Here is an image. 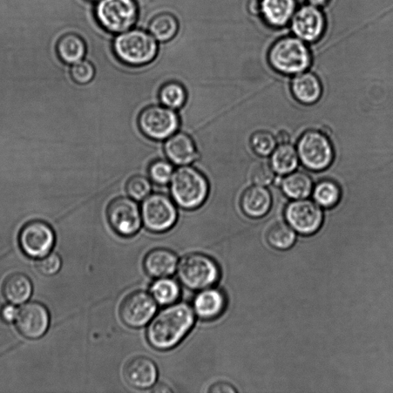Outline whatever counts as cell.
Here are the masks:
<instances>
[{"instance_id": "1", "label": "cell", "mask_w": 393, "mask_h": 393, "mask_svg": "<svg viewBox=\"0 0 393 393\" xmlns=\"http://www.w3.org/2000/svg\"><path fill=\"white\" fill-rule=\"evenodd\" d=\"M194 321V311L188 304L172 305L159 312L149 324L148 341L156 350H171L188 335Z\"/></svg>"}, {"instance_id": "2", "label": "cell", "mask_w": 393, "mask_h": 393, "mask_svg": "<svg viewBox=\"0 0 393 393\" xmlns=\"http://www.w3.org/2000/svg\"><path fill=\"white\" fill-rule=\"evenodd\" d=\"M208 192L207 179L196 168L186 165L174 172L171 193L174 202L181 208L186 210L199 208L204 204Z\"/></svg>"}, {"instance_id": "3", "label": "cell", "mask_w": 393, "mask_h": 393, "mask_svg": "<svg viewBox=\"0 0 393 393\" xmlns=\"http://www.w3.org/2000/svg\"><path fill=\"white\" fill-rule=\"evenodd\" d=\"M114 50L123 63L139 66L154 60L157 55L158 45L150 34L134 30L121 34L115 39Z\"/></svg>"}, {"instance_id": "4", "label": "cell", "mask_w": 393, "mask_h": 393, "mask_svg": "<svg viewBox=\"0 0 393 393\" xmlns=\"http://www.w3.org/2000/svg\"><path fill=\"white\" fill-rule=\"evenodd\" d=\"M178 275L184 285L193 290L212 288L220 279L218 263L212 257L202 254H188L181 260Z\"/></svg>"}, {"instance_id": "5", "label": "cell", "mask_w": 393, "mask_h": 393, "mask_svg": "<svg viewBox=\"0 0 393 393\" xmlns=\"http://www.w3.org/2000/svg\"><path fill=\"white\" fill-rule=\"evenodd\" d=\"M310 54L301 40L283 38L276 42L269 52V62L275 70L283 74H294L308 70Z\"/></svg>"}, {"instance_id": "6", "label": "cell", "mask_w": 393, "mask_h": 393, "mask_svg": "<svg viewBox=\"0 0 393 393\" xmlns=\"http://www.w3.org/2000/svg\"><path fill=\"white\" fill-rule=\"evenodd\" d=\"M99 23L106 30L125 32L137 22L138 6L134 0H100L97 8Z\"/></svg>"}, {"instance_id": "7", "label": "cell", "mask_w": 393, "mask_h": 393, "mask_svg": "<svg viewBox=\"0 0 393 393\" xmlns=\"http://www.w3.org/2000/svg\"><path fill=\"white\" fill-rule=\"evenodd\" d=\"M180 125L177 113L165 105L148 106L142 110L139 117V126L145 137L153 140L170 138Z\"/></svg>"}, {"instance_id": "8", "label": "cell", "mask_w": 393, "mask_h": 393, "mask_svg": "<svg viewBox=\"0 0 393 393\" xmlns=\"http://www.w3.org/2000/svg\"><path fill=\"white\" fill-rule=\"evenodd\" d=\"M141 216L148 230L162 233L174 227L178 212L169 196L157 193L149 194L145 199L141 206Z\"/></svg>"}, {"instance_id": "9", "label": "cell", "mask_w": 393, "mask_h": 393, "mask_svg": "<svg viewBox=\"0 0 393 393\" xmlns=\"http://www.w3.org/2000/svg\"><path fill=\"white\" fill-rule=\"evenodd\" d=\"M297 150L303 165L312 171L324 170L334 159L330 141L317 131L304 133L298 142Z\"/></svg>"}, {"instance_id": "10", "label": "cell", "mask_w": 393, "mask_h": 393, "mask_svg": "<svg viewBox=\"0 0 393 393\" xmlns=\"http://www.w3.org/2000/svg\"><path fill=\"white\" fill-rule=\"evenodd\" d=\"M55 242V232L49 223L43 221L26 223L19 235V248L30 259H42L48 255Z\"/></svg>"}, {"instance_id": "11", "label": "cell", "mask_w": 393, "mask_h": 393, "mask_svg": "<svg viewBox=\"0 0 393 393\" xmlns=\"http://www.w3.org/2000/svg\"><path fill=\"white\" fill-rule=\"evenodd\" d=\"M107 215L114 232L126 238L137 234L141 226V212L132 199L121 196L114 199L108 208Z\"/></svg>"}, {"instance_id": "12", "label": "cell", "mask_w": 393, "mask_h": 393, "mask_svg": "<svg viewBox=\"0 0 393 393\" xmlns=\"http://www.w3.org/2000/svg\"><path fill=\"white\" fill-rule=\"evenodd\" d=\"M156 303L151 294L145 291H135L127 296L121 304V319L128 327H144L152 321L157 310Z\"/></svg>"}, {"instance_id": "13", "label": "cell", "mask_w": 393, "mask_h": 393, "mask_svg": "<svg viewBox=\"0 0 393 393\" xmlns=\"http://www.w3.org/2000/svg\"><path fill=\"white\" fill-rule=\"evenodd\" d=\"M285 216L290 225L303 235L314 234L323 223L321 208L308 200L290 203L286 209Z\"/></svg>"}, {"instance_id": "14", "label": "cell", "mask_w": 393, "mask_h": 393, "mask_svg": "<svg viewBox=\"0 0 393 393\" xmlns=\"http://www.w3.org/2000/svg\"><path fill=\"white\" fill-rule=\"evenodd\" d=\"M16 321L20 334L29 340H38L48 330L50 316L44 305L33 302L19 310Z\"/></svg>"}, {"instance_id": "15", "label": "cell", "mask_w": 393, "mask_h": 393, "mask_svg": "<svg viewBox=\"0 0 393 393\" xmlns=\"http://www.w3.org/2000/svg\"><path fill=\"white\" fill-rule=\"evenodd\" d=\"M325 19L314 6H303L296 13L292 29L295 35L307 42H314L323 32Z\"/></svg>"}, {"instance_id": "16", "label": "cell", "mask_w": 393, "mask_h": 393, "mask_svg": "<svg viewBox=\"0 0 393 393\" xmlns=\"http://www.w3.org/2000/svg\"><path fill=\"white\" fill-rule=\"evenodd\" d=\"M159 371L156 364L145 356H137L128 361L124 369L126 382L132 387L147 390L157 381Z\"/></svg>"}, {"instance_id": "17", "label": "cell", "mask_w": 393, "mask_h": 393, "mask_svg": "<svg viewBox=\"0 0 393 393\" xmlns=\"http://www.w3.org/2000/svg\"><path fill=\"white\" fill-rule=\"evenodd\" d=\"M195 314L202 320L212 321L219 317L227 306V298L221 290L214 288L202 290L194 300Z\"/></svg>"}, {"instance_id": "18", "label": "cell", "mask_w": 393, "mask_h": 393, "mask_svg": "<svg viewBox=\"0 0 393 393\" xmlns=\"http://www.w3.org/2000/svg\"><path fill=\"white\" fill-rule=\"evenodd\" d=\"M165 152L169 161L177 165H188L198 158L193 139L183 132L174 134L168 138Z\"/></svg>"}, {"instance_id": "19", "label": "cell", "mask_w": 393, "mask_h": 393, "mask_svg": "<svg viewBox=\"0 0 393 393\" xmlns=\"http://www.w3.org/2000/svg\"><path fill=\"white\" fill-rule=\"evenodd\" d=\"M178 266V256L170 250L158 248L149 252L144 261V268L148 275L155 279L172 276Z\"/></svg>"}, {"instance_id": "20", "label": "cell", "mask_w": 393, "mask_h": 393, "mask_svg": "<svg viewBox=\"0 0 393 393\" xmlns=\"http://www.w3.org/2000/svg\"><path fill=\"white\" fill-rule=\"evenodd\" d=\"M271 196L266 188L254 186L246 190L241 198V208L250 218L259 219L265 215L271 206Z\"/></svg>"}, {"instance_id": "21", "label": "cell", "mask_w": 393, "mask_h": 393, "mask_svg": "<svg viewBox=\"0 0 393 393\" xmlns=\"http://www.w3.org/2000/svg\"><path fill=\"white\" fill-rule=\"evenodd\" d=\"M261 11L265 21L270 26H285L292 17L295 8V0H262Z\"/></svg>"}, {"instance_id": "22", "label": "cell", "mask_w": 393, "mask_h": 393, "mask_svg": "<svg viewBox=\"0 0 393 393\" xmlns=\"http://www.w3.org/2000/svg\"><path fill=\"white\" fill-rule=\"evenodd\" d=\"M32 283L26 274H10L3 281L2 293L6 300L12 304L19 305L28 301L32 294Z\"/></svg>"}, {"instance_id": "23", "label": "cell", "mask_w": 393, "mask_h": 393, "mask_svg": "<svg viewBox=\"0 0 393 393\" xmlns=\"http://www.w3.org/2000/svg\"><path fill=\"white\" fill-rule=\"evenodd\" d=\"M291 89L295 98L305 105L316 103L322 94L320 80L311 73H303L295 77Z\"/></svg>"}, {"instance_id": "24", "label": "cell", "mask_w": 393, "mask_h": 393, "mask_svg": "<svg viewBox=\"0 0 393 393\" xmlns=\"http://www.w3.org/2000/svg\"><path fill=\"white\" fill-rule=\"evenodd\" d=\"M57 52L62 62L73 65L83 60L86 52V46L84 40L77 34L67 33L59 39Z\"/></svg>"}, {"instance_id": "25", "label": "cell", "mask_w": 393, "mask_h": 393, "mask_svg": "<svg viewBox=\"0 0 393 393\" xmlns=\"http://www.w3.org/2000/svg\"><path fill=\"white\" fill-rule=\"evenodd\" d=\"M179 23L170 13L155 16L149 24V31L160 42H168L174 37L179 30Z\"/></svg>"}, {"instance_id": "26", "label": "cell", "mask_w": 393, "mask_h": 393, "mask_svg": "<svg viewBox=\"0 0 393 393\" xmlns=\"http://www.w3.org/2000/svg\"><path fill=\"white\" fill-rule=\"evenodd\" d=\"M151 293L154 301L167 306L178 301L181 295L179 284L175 281L163 277L156 281L152 285Z\"/></svg>"}, {"instance_id": "27", "label": "cell", "mask_w": 393, "mask_h": 393, "mask_svg": "<svg viewBox=\"0 0 393 393\" xmlns=\"http://www.w3.org/2000/svg\"><path fill=\"white\" fill-rule=\"evenodd\" d=\"M312 181L307 174H291L282 183L283 191L289 198L302 199L307 198L312 191Z\"/></svg>"}, {"instance_id": "28", "label": "cell", "mask_w": 393, "mask_h": 393, "mask_svg": "<svg viewBox=\"0 0 393 393\" xmlns=\"http://www.w3.org/2000/svg\"><path fill=\"white\" fill-rule=\"evenodd\" d=\"M271 165L276 172L281 174L294 171L298 165L295 148L288 143L281 144L273 153Z\"/></svg>"}, {"instance_id": "29", "label": "cell", "mask_w": 393, "mask_h": 393, "mask_svg": "<svg viewBox=\"0 0 393 393\" xmlns=\"http://www.w3.org/2000/svg\"><path fill=\"white\" fill-rule=\"evenodd\" d=\"M269 245L277 250H287L294 245L296 234L287 223L277 222L271 226L267 234Z\"/></svg>"}, {"instance_id": "30", "label": "cell", "mask_w": 393, "mask_h": 393, "mask_svg": "<svg viewBox=\"0 0 393 393\" xmlns=\"http://www.w3.org/2000/svg\"><path fill=\"white\" fill-rule=\"evenodd\" d=\"M341 192L336 183L330 180H324L318 183L314 192V198L323 208H333L341 199Z\"/></svg>"}, {"instance_id": "31", "label": "cell", "mask_w": 393, "mask_h": 393, "mask_svg": "<svg viewBox=\"0 0 393 393\" xmlns=\"http://www.w3.org/2000/svg\"><path fill=\"white\" fill-rule=\"evenodd\" d=\"M159 99L162 105L174 110H179L185 103L187 92L180 83L171 82L161 87Z\"/></svg>"}, {"instance_id": "32", "label": "cell", "mask_w": 393, "mask_h": 393, "mask_svg": "<svg viewBox=\"0 0 393 393\" xmlns=\"http://www.w3.org/2000/svg\"><path fill=\"white\" fill-rule=\"evenodd\" d=\"M126 191L135 201L145 200L152 191L151 181L144 176H134L127 182Z\"/></svg>"}, {"instance_id": "33", "label": "cell", "mask_w": 393, "mask_h": 393, "mask_svg": "<svg viewBox=\"0 0 393 393\" xmlns=\"http://www.w3.org/2000/svg\"><path fill=\"white\" fill-rule=\"evenodd\" d=\"M149 174L156 184L165 185L172 181L174 168L170 162L165 160L154 161L149 167Z\"/></svg>"}, {"instance_id": "34", "label": "cell", "mask_w": 393, "mask_h": 393, "mask_svg": "<svg viewBox=\"0 0 393 393\" xmlns=\"http://www.w3.org/2000/svg\"><path fill=\"white\" fill-rule=\"evenodd\" d=\"M250 145L254 152L261 156L272 153L276 146V140L270 133L262 131L256 132L250 139Z\"/></svg>"}, {"instance_id": "35", "label": "cell", "mask_w": 393, "mask_h": 393, "mask_svg": "<svg viewBox=\"0 0 393 393\" xmlns=\"http://www.w3.org/2000/svg\"><path fill=\"white\" fill-rule=\"evenodd\" d=\"M70 76L74 83L79 85L90 83L94 77V68L88 61L81 60L72 65Z\"/></svg>"}, {"instance_id": "36", "label": "cell", "mask_w": 393, "mask_h": 393, "mask_svg": "<svg viewBox=\"0 0 393 393\" xmlns=\"http://www.w3.org/2000/svg\"><path fill=\"white\" fill-rule=\"evenodd\" d=\"M62 267V261L57 254H50L42 257L37 263L39 273L44 276H53L57 274Z\"/></svg>"}, {"instance_id": "37", "label": "cell", "mask_w": 393, "mask_h": 393, "mask_svg": "<svg viewBox=\"0 0 393 393\" xmlns=\"http://www.w3.org/2000/svg\"><path fill=\"white\" fill-rule=\"evenodd\" d=\"M252 178L256 185H268L273 181L274 172L268 164L260 162L254 165L252 172Z\"/></svg>"}, {"instance_id": "38", "label": "cell", "mask_w": 393, "mask_h": 393, "mask_svg": "<svg viewBox=\"0 0 393 393\" xmlns=\"http://www.w3.org/2000/svg\"><path fill=\"white\" fill-rule=\"evenodd\" d=\"M18 311L12 305H6L0 310V318L5 323H12L17 320Z\"/></svg>"}, {"instance_id": "39", "label": "cell", "mask_w": 393, "mask_h": 393, "mask_svg": "<svg viewBox=\"0 0 393 393\" xmlns=\"http://www.w3.org/2000/svg\"><path fill=\"white\" fill-rule=\"evenodd\" d=\"M208 392L212 393H233L236 392V390L232 385L221 382L212 385Z\"/></svg>"}, {"instance_id": "40", "label": "cell", "mask_w": 393, "mask_h": 393, "mask_svg": "<svg viewBox=\"0 0 393 393\" xmlns=\"http://www.w3.org/2000/svg\"><path fill=\"white\" fill-rule=\"evenodd\" d=\"M289 139V134L286 132H281L279 135H277V141H279L281 144L288 143Z\"/></svg>"}, {"instance_id": "41", "label": "cell", "mask_w": 393, "mask_h": 393, "mask_svg": "<svg viewBox=\"0 0 393 393\" xmlns=\"http://www.w3.org/2000/svg\"><path fill=\"white\" fill-rule=\"evenodd\" d=\"M156 392H171L172 390L168 387V385H165L164 384H160L154 388L153 390Z\"/></svg>"}, {"instance_id": "42", "label": "cell", "mask_w": 393, "mask_h": 393, "mask_svg": "<svg viewBox=\"0 0 393 393\" xmlns=\"http://www.w3.org/2000/svg\"><path fill=\"white\" fill-rule=\"evenodd\" d=\"M311 5L322 6L328 2V0H308Z\"/></svg>"}, {"instance_id": "43", "label": "cell", "mask_w": 393, "mask_h": 393, "mask_svg": "<svg viewBox=\"0 0 393 393\" xmlns=\"http://www.w3.org/2000/svg\"></svg>"}]
</instances>
